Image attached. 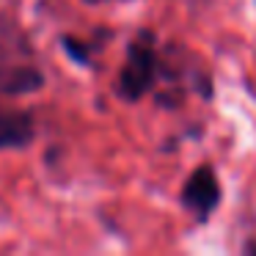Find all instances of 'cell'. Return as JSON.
I'll return each instance as SVG.
<instances>
[{"mask_svg": "<svg viewBox=\"0 0 256 256\" xmlns=\"http://www.w3.org/2000/svg\"><path fill=\"white\" fill-rule=\"evenodd\" d=\"M34 138V118L17 108H0V149H20Z\"/></svg>", "mask_w": 256, "mask_h": 256, "instance_id": "obj_4", "label": "cell"}, {"mask_svg": "<svg viewBox=\"0 0 256 256\" xmlns=\"http://www.w3.org/2000/svg\"><path fill=\"white\" fill-rule=\"evenodd\" d=\"M182 201L198 220H206L215 212V206L220 204V182L210 166H201L198 171H193V176L182 190Z\"/></svg>", "mask_w": 256, "mask_h": 256, "instance_id": "obj_2", "label": "cell"}, {"mask_svg": "<svg viewBox=\"0 0 256 256\" xmlns=\"http://www.w3.org/2000/svg\"><path fill=\"white\" fill-rule=\"evenodd\" d=\"M44 86V74L28 64H3L0 66V96H28Z\"/></svg>", "mask_w": 256, "mask_h": 256, "instance_id": "obj_3", "label": "cell"}, {"mask_svg": "<svg viewBox=\"0 0 256 256\" xmlns=\"http://www.w3.org/2000/svg\"><path fill=\"white\" fill-rule=\"evenodd\" d=\"M154 72H157V61H154V50L149 47V42H135L130 47L127 64H124L122 74H118V91L124 100L135 102L152 88L154 83Z\"/></svg>", "mask_w": 256, "mask_h": 256, "instance_id": "obj_1", "label": "cell"}]
</instances>
